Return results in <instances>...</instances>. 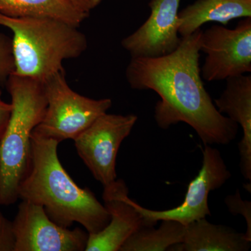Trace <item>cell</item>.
<instances>
[{
	"instance_id": "19",
	"label": "cell",
	"mask_w": 251,
	"mask_h": 251,
	"mask_svg": "<svg viewBox=\"0 0 251 251\" xmlns=\"http://www.w3.org/2000/svg\"><path fill=\"white\" fill-rule=\"evenodd\" d=\"M15 237L12 221L0 212V251H14Z\"/></svg>"
},
{
	"instance_id": "20",
	"label": "cell",
	"mask_w": 251,
	"mask_h": 251,
	"mask_svg": "<svg viewBox=\"0 0 251 251\" xmlns=\"http://www.w3.org/2000/svg\"><path fill=\"white\" fill-rule=\"evenodd\" d=\"M1 94L0 90V140L4 135L12 111V105L4 102L1 98Z\"/></svg>"
},
{
	"instance_id": "13",
	"label": "cell",
	"mask_w": 251,
	"mask_h": 251,
	"mask_svg": "<svg viewBox=\"0 0 251 251\" xmlns=\"http://www.w3.org/2000/svg\"><path fill=\"white\" fill-rule=\"evenodd\" d=\"M251 18V0H196L179 11L178 32L191 35L209 22L226 25L237 18Z\"/></svg>"
},
{
	"instance_id": "4",
	"label": "cell",
	"mask_w": 251,
	"mask_h": 251,
	"mask_svg": "<svg viewBox=\"0 0 251 251\" xmlns=\"http://www.w3.org/2000/svg\"><path fill=\"white\" fill-rule=\"evenodd\" d=\"M6 85L12 111L0 140V204L4 206L18 199V187L30 163L31 133L42 121L47 108L41 81L12 73Z\"/></svg>"
},
{
	"instance_id": "8",
	"label": "cell",
	"mask_w": 251,
	"mask_h": 251,
	"mask_svg": "<svg viewBox=\"0 0 251 251\" xmlns=\"http://www.w3.org/2000/svg\"><path fill=\"white\" fill-rule=\"evenodd\" d=\"M12 225L14 251H85L88 232L58 226L35 203L23 201Z\"/></svg>"
},
{
	"instance_id": "2",
	"label": "cell",
	"mask_w": 251,
	"mask_h": 251,
	"mask_svg": "<svg viewBox=\"0 0 251 251\" xmlns=\"http://www.w3.org/2000/svg\"><path fill=\"white\" fill-rule=\"evenodd\" d=\"M58 144L33 130L30 163L18 187V198L42 206L59 226L69 228L77 223L88 234L98 233L109 224L110 214L89 188L77 186L63 168Z\"/></svg>"
},
{
	"instance_id": "9",
	"label": "cell",
	"mask_w": 251,
	"mask_h": 251,
	"mask_svg": "<svg viewBox=\"0 0 251 251\" xmlns=\"http://www.w3.org/2000/svg\"><path fill=\"white\" fill-rule=\"evenodd\" d=\"M202 166L199 174L188 185L184 201L180 205L165 211L146 209L134 202L149 226H155L158 221L175 220L187 226L196 220L211 215L208 196L211 191L221 188L231 177V173L219 150L204 145Z\"/></svg>"
},
{
	"instance_id": "5",
	"label": "cell",
	"mask_w": 251,
	"mask_h": 251,
	"mask_svg": "<svg viewBox=\"0 0 251 251\" xmlns=\"http://www.w3.org/2000/svg\"><path fill=\"white\" fill-rule=\"evenodd\" d=\"M43 83L47 108L42 121L34 131L59 143L75 139L111 108V99L96 100L73 90L66 80L64 71L54 74Z\"/></svg>"
},
{
	"instance_id": "6",
	"label": "cell",
	"mask_w": 251,
	"mask_h": 251,
	"mask_svg": "<svg viewBox=\"0 0 251 251\" xmlns=\"http://www.w3.org/2000/svg\"><path fill=\"white\" fill-rule=\"evenodd\" d=\"M201 52L206 54L201 69L202 80H227L251 72V18L234 29L214 25L202 31Z\"/></svg>"
},
{
	"instance_id": "16",
	"label": "cell",
	"mask_w": 251,
	"mask_h": 251,
	"mask_svg": "<svg viewBox=\"0 0 251 251\" xmlns=\"http://www.w3.org/2000/svg\"><path fill=\"white\" fill-rule=\"evenodd\" d=\"M186 226L175 220H162L158 228L145 227L130 236L120 251H165L184 241Z\"/></svg>"
},
{
	"instance_id": "12",
	"label": "cell",
	"mask_w": 251,
	"mask_h": 251,
	"mask_svg": "<svg viewBox=\"0 0 251 251\" xmlns=\"http://www.w3.org/2000/svg\"><path fill=\"white\" fill-rule=\"evenodd\" d=\"M214 105L220 113L241 126L243 137L238 144L242 175L251 181V75L229 77Z\"/></svg>"
},
{
	"instance_id": "15",
	"label": "cell",
	"mask_w": 251,
	"mask_h": 251,
	"mask_svg": "<svg viewBox=\"0 0 251 251\" xmlns=\"http://www.w3.org/2000/svg\"><path fill=\"white\" fill-rule=\"evenodd\" d=\"M0 13L14 18H48L79 27L89 17L68 0H0Z\"/></svg>"
},
{
	"instance_id": "21",
	"label": "cell",
	"mask_w": 251,
	"mask_h": 251,
	"mask_svg": "<svg viewBox=\"0 0 251 251\" xmlns=\"http://www.w3.org/2000/svg\"><path fill=\"white\" fill-rule=\"evenodd\" d=\"M77 9L90 14L92 10L96 9L103 0H68Z\"/></svg>"
},
{
	"instance_id": "1",
	"label": "cell",
	"mask_w": 251,
	"mask_h": 251,
	"mask_svg": "<svg viewBox=\"0 0 251 251\" xmlns=\"http://www.w3.org/2000/svg\"><path fill=\"white\" fill-rule=\"evenodd\" d=\"M202 29L181 37L174 52L158 57H131L126 78L133 90H152L159 96L155 121L162 129L187 124L204 145H227L239 125L220 113L204 88L201 68Z\"/></svg>"
},
{
	"instance_id": "10",
	"label": "cell",
	"mask_w": 251,
	"mask_h": 251,
	"mask_svg": "<svg viewBox=\"0 0 251 251\" xmlns=\"http://www.w3.org/2000/svg\"><path fill=\"white\" fill-rule=\"evenodd\" d=\"M181 0H150V17L122 41L131 57H158L174 52L181 43L178 14Z\"/></svg>"
},
{
	"instance_id": "18",
	"label": "cell",
	"mask_w": 251,
	"mask_h": 251,
	"mask_svg": "<svg viewBox=\"0 0 251 251\" xmlns=\"http://www.w3.org/2000/svg\"><path fill=\"white\" fill-rule=\"evenodd\" d=\"M225 202L232 214H241L244 216L247 225L245 235L248 239L251 241V202L243 201L239 189H237L233 196H227L225 199Z\"/></svg>"
},
{
	"instance_id": "17",
	"label": "cell",
	"mask_w": 251,
	"mask_h": 251,
	"mask_svg": "<svg viewBox=\"0 0 251 251\" xmlns=\"http://www.w3.org/2000/svg\"><path fill=\"white\" fill-rule=\"evenodd\" d=\"M14 71L12 39L0 33V90Z\"/></svg>"
},
{
	"instance_id": "3",
	"label": "cell",
	"mask_w": 251,
	"mask_h": 251,
	"mask_svg": "<svg viewBox=\"0 0 251 251\" xmlns=\"http://www.w3.org/2000/svg\"><path fill=\"white\" fill-rule=\"evenodd\" d=\"M0 25L13 33V73L42 82L64 71V61L80 57L88 46L79 27L59 20L14 18L0 13Z\"/></svg>"
},
{
	"instance_id": "7",
	"label": "cell",
	"mask_w": 251,
	"mask_h": 251,
	"mask_svg": "<svg viewBox=\"0 0 251 251\" xmlns=\"http://www.w3.org/2000/svg\"><path fill=\"white\" fill-rule=\"evenodd\" d=\"M137 120L135 115L106 112L74 140L79 156L103 186L116 180L117 153Z\"/></svg>"
},
{
	"instance_id": "14",
	"label": "cell",
	"mask_w": 251,
	"mask_h": 251,
	"mask_svg": "<svg viewBox=\"0 0 251 251\" xmlns=\"http://www.w3.org/2000/svg\"><path fill=\"white\" fill-rule=\"evenodd\" d=\"M251 246L245 233L203 218L186 226L184 241L172 248L181 251H247Z\"/></svg>"
},
{
	"instance_id": "11",
	"label": "cell",
	"mask_w": 251,
	"mask_h": 251,
	"mask_svg": "<svg viewBox=\"0 0 251 251\" xmlns=\"http://www.w3.org/2000/svg\"><path fill=\"white\" fill-rule=\"evenodd\" d=\"M103 199L110 221L98 233L89 234L86 251H120L130 236L143 227H150L128 197L123 180L103 186Z\"/></svg>"
}]
</instances>
